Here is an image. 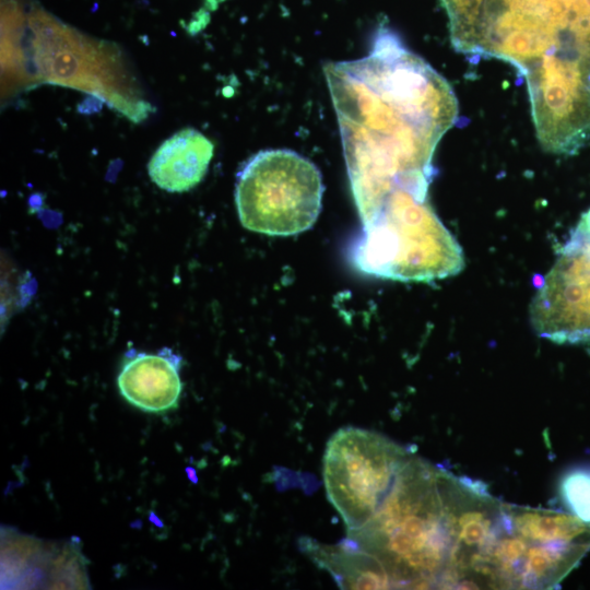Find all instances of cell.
<instances>
[{"label": "cell", "mask_w": 590, "mask_h": 590, "mask_svg": "<svg viewBox=\"0 0 590 590\" xmlns=\"http://www.w3.org/2000/svg\"><path fill=\"white\" fill-rule=\"evenodd\" d=\"M350 176L390 181L434 174L435 149L453 126L449 83L381 28L371 54L330 71Z\"/></svg>", "instance_id": "6da1fadb"}, {"label": "cell", "mask_w": 590, "mask_h": 590, "mask_svg": "<svg viewBox=\"0 0 590 590\" xmlns=\"http://www.w3.org/2000/svg\"><path fill=\"white\" fill-rule=\"evenodd\" d=\"M453 47L524 78L531 107L590 84V0H440Z\"/></svg>", "instance_id": "7a4b0ae2"}, {"label": "cell", "mask_w": 590, "mask_h": 590, "mask_svg": "<svg viewBox=\"0 0 590 590\" xmlns=\"http://www.w3.org/2000/svg\"><path fill=\"white\" fill-rule=\"evenodd\" d=\"M463 479L411 457L374 517L347 533L391 588L453 589Z\"/></svg>", "instance_id": "3957f363"}, {"label": "cell", "mask_w": 590, "mask_h": 590, "mask_svg": "<svg viewBox=\"0 0 590 590\" xmlns=\"http://www.w3.org/2000/svg\"><path fill=\"white\" fill-rule=\"evenodd\" d=\"M25 48L2 47V67L17 74L31 59L38 80L85 91L139 122L152 110L137 99L119 50L69 27L40 7L27 17Z\"/></svg>", "instance_id": "277c9868"}, {"label": "cell", "mask_w": 590, "mask_h": 590, "mask_svg": "<svg viewBox=\"0 0 590 590\" xmlns=\"http://www.w3.org/2000/svg\"><path fill=\"white\" fill-rule=\"evenodd\" d=\"M322 193L321 174L312 162L291 150H266L239 172L235 202L247 229L290 236L315 224Z\"/></svg>", "instance_id": "5b68a950"}, {"label": "cell", "mask_w": 590, "mask_h": 590, "mask_svg": "<svg viewBox=\"0 0 590 590\" xmlns=\"http://www.w3.org/2000/svg\"><path fill=\"white\" fill-rule=\"evenodd\" d=\"M411 457L400 445L367 429L341 428L330 438L323 456V481L347 533L362 529L374 517Z\"/></svg>", "instance_id": "8992f818"}, {"label": "cell", "mask_w": 590, "mask_h": 590, "mask_svg": "<svg viewBox=\"0 0 590 590\" xmlns=\"http://www.w3.org/2000/svg\"><path fill=\"white\" fill-rule=\"evenodd\" d=\"M530 320L558 344H590V209L583 212L532 298Z\"/></svg>", "instance_id": "52a82bcc"}, {"label": "cell", "mask_w": 590, "mask_h": 590, "mask_svg": "<svg viewBox=\"0 0 590 590\" xmlns=\"http://www.w3.org/2000/svg\"><path fill=\"white\" fill-rule=\"evenodd\" d=\"M180 357L169 349L156 354H126L117 384L120 394L134 408L162 414L178 406L182 390Z\"/></svg>", "instance_id": "ba28073f"}, {"label": "cell", "mask_w": 590, "mask_h": 590, "mask_svg": "<svg viewBox=\"0 0 590 590\" xmlns=\"http://www.w3.org/2000/svg\"><path fill=\"white\" fill-rule=\"evenodd\" d=\"M214 144L201 132L186 128L165 140L151 157L148 170L154 184L169 192H184L204 177Z\"/></svg>", "instance_id": "9c48e42d"}, {"label": "cell", "mask_w": 590, "mask_h": 590, "mask_svg": "<svg viewBox=\"0 0 590 590\" xmlns=\"http://www.w3.org/2000/svg\"><path fill=\"white\" fill-rule=\"evenodd\" d=\"M303 550L326 569L341 588L388 589L389 578L380 564L350 539L335 545H326L303 539Z\"/></svg>", "instance_id": "30bf717a"}, {"label": "cell", "mask_w": 590, "mask_h": 590, "mask_svg": "<svg viewBox=\"0 0 590 590\" xmlns=\"http://www.w3.org/2000/svg\"><path fill=\"white\" fill-rule=\"evenodd\" d=\"M559 494L570 512L590 522V469H576L565 474Z\"/></svg>", "instance_id": "8fae6325"}, {"label": "cell", "mask_w": 590, "mask_h": 590, "mask_svg": "<svg viewBox=\"0 0 590 590\" xmlns=\"http://www.w3.org/2000/svg\"><path fill=\"white\" fill-rule=\"evenodd\" d=\"M223 0H205L206 4L211 8V9H215L216 8V4L219 2H221Z\"/></svg>", "instance_id": "7c38bea8"}]
</instances>
